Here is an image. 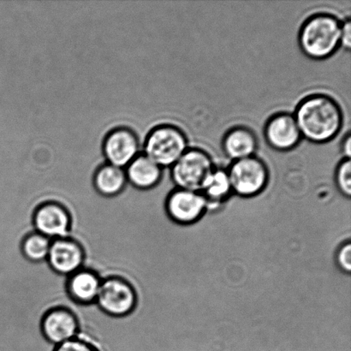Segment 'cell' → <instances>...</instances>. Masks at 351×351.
<instances>
[{
	"label": "cell",
	"instance_id": "8992f818",
	"mask_svg": "<svg viewBox=\"0 0 351 351\" xmlns=\"http://www.w3.org/2000/svg\"><path fill=\"white\" fill-rule=\"evenodd\" d=\"M264 139L277 152H290L298 147L302 136L293 113L278 112L267 120L263 128Z\"/></svg>",
	"mask_w": 351,
	"mask_h": 351
},
{
	"label": "cell",
	"instance_id": "6da1fadb",
	"mask_svg": "<svg viewBox=\"0 0 351 351\" xmlns=\"http://www.w3.org/2000/svg\"><path fill=\"white\" fill-rule=\"evenodd\" d=\"M302 139L315 144L332 142L339 135L345 115L331 95L315 93L302 98L293 112Z\"/></svg>",
	"mask_w": 351,
	"mask_h": 351
},
{
	"label": "cell",
	"instance_id": "52a82bcc",
	"mask_svg": "<svg viewBox=\"0 0 351 351\" xmlns=\"http://www.w3.org/2000/svg\"><path fill=\"white\" fill-rule=\"evenodd\" d=\"M102 151L106 163L125 169L142 153V145L132 130L119 127L106 136Z\"/></svg>",
	"mask_w": 351,
	"mask_h": 351
},
{
	"label": "cell",
	"instance_id": "9c48e42d",
	"mask_svg": "<svg viewBox=\"0 0 351 351\" xmlns=\"http://www.w3.org/2000/svg\"><path fill=\"white\" fill-rule=\"evenodd\" d=\"M96 304L103 311L112 316L129 314L136 304L133 289L118 278L102 280Z\"/></svg>",
	"mask_w": 351,
	"mask_h": 351
},
{
	"label": "cell",
	"instance_id": "277c9868",
	"mask_svg": "<svg viewBox=\"0 0 351 351\" xmlns=\"http://www.w3.org/2000/svg\"><path fill=\"white\" fill-rule=\"evenodd\" d=\"M215 167L211 154L201 147H189L168 173L175 188L201 192L206 179Z\"/></svg>",
	"mask_w": 351,
	"mask_h": 351
},
{
	"label": "cell",
	"instance_id": "4fadbf2b",
	"mask_svg": "<svg viewBox=\"0 0 351 351\" xmlns=\"http://www.w3.org/2000/svg\"><path fill=\"white\" fill-rule=\"evenodd\" d=\"M43 332L48 341L55 346L77 339L78 325L71 312L58 308L51 309L44 316Z\"/></svg>",
	"mask_w": 351,
	"mask_h": 351
},
{
	"label": "cell",
	"instance_id": "8fae6325",
	"mask_svg": "<svg viewBox=\"0 0 351 351\" xmlns=\"http://www.w3.org/2000/svg\"><path fill=\"white\" fill-rule=\"evenodd\" d=\"M47 261L57 274L71 276L84 267V251L71 239H53Z\"/></svg>",
	"mask_w": 351,
	"mask_h": 351
},
{
	"label": "cell",
	"instance_id": "9a60e30c",
	"mask_svg": "<svg viewBox=\"0 0 351 351\" xmlns=\"http://www.w3.org/2000/svg\"><path fill=\"white\" fill-rule=\"evenodd\" d=\"M102 280L93 271L82 268L69 276L67 290L71 298L80 304L96 302Z\"/></svg>",
	"mask_w": 351,
	"mask_h": 351
},
{
	"label": "cell",
	"instance_id": "ac0fdd59",
	"mask_svg": "<svg viewBox=\"0 0 351 351\" xmlns=\"http://www.w3.org/2000/svg\"><path fill=\"white\" fill-rule=\"evenodd\" d=\"M51 240L49 237L34 232L25 237L22 244V250L27 260L33 263H41L47 260Z\"/></svg>",
	"mask_w": 351,
	"mask_h": 351
},
{
	"label": "cell",
	"instance_id": "7a4b0ae2",
	"mask_svg": "<svg viewBox=\"0 0 351 351\" xmlns=\"http://www.w3.org/2000/svg\"><path fill=\"white\" fill-rule=\"evenodd\" d=\"M342 20L335 14H313L302 24L298 44L302 53L311 60H324L340 49Z\"/></svg>",
	"mask_w": 351,
	"mask_h": 351
},
{
	"label": "cell",
	"instance_id": "44dd1931",
	"mask_svg": "<svg viewBox=\"0 0 351 351\" xmlns=\"http://www.w3.org/2000/svg\"><path fill=\"white\" fill-rule=\"evenodd\" d=\"M340 48L350 51L351 48V20L350 16L342 20Z\"/></svg>",
	"mask_w": 351,
	"mask_h": 351
},
{
	"label": "cell",
	"instance_id": "7c38bea8",
	"mask_svg": "<svg viewBox=\"0 0 351 351\" xmlns=\"http://www.w3.org/2000/svg\"><path fill=\"white\" fill-rule=\"evenodd\" d=\"M259 139L250 127L236 125L223 134L221 149L227 159L232 161L256 156L259 149Z\"/></svg>",
	"mask_w": 351,
	"mask_h": 351
},
{
	"label": "cell",
	"instance_id": "3957f363",
	"mask_svg": "<svg viewBox=\"0 0 351 351\" xmlns=\"http://www.w3.org/2000/svg\"><path fill=\"white\" fill-rule=\"evenodd\" d=\"M189 147L184 130L173 122L163 120L147 134L142 153L163 169H170Z\"/></svg>",
	"mask_w": 351,
	"mask_h": 351
},
{
	"label": "cell",
	"instance_id": "e0dca14e",
	"mask_svg": "<svg viewBox=\"0 0 351 351\" xmlns=\"http://www.w3.org/2000/svg\"><path fill=\"white\" fill-rule=\"evenodd\" d=\"M127 182L128 181L125 169L108 163L101 165L95 173V187L102 195L112 196L119 194L125 189Z\"/></svg>",
	"mask_w": 351,
	"mask_h": 351
},
{
	"label": "cell",
	"instance_id": "7402d4cb",
	"mask_svg": "<svg viewBox=\"0 0 351 351\" xmlns=\"http://www.w3.org/2000/svg\"><path fill=\"white\" fill-rule=\"evenodd\" d=\"M54 351H96L88 343L75 339L56 346Z\"/></svg>",
	"mask_w": 351,
	"mask_h": 351
},
{
	"label": "cell",
	"instance_id": "5b68a950",
	"mask_svg": "<svg viewBox=\"0 0 351 351\" xmlns=\"http://www.w3.org/2000/svg\"><path fill=\"white\" fill-rule=\"evenodd\" d=\"M232 191L242 197H253L267 188L270 178L269 168L256 156L232 161L227 168Z\"/></svg>",
	"mask_w": 351,
	"mask_h": 351
},
{
	"label": "cell",
	"instance_id": "ffe728a7",
	"mask_svg": "<svg viewBox=\"0 0 351 351\" xmlns=\"http://www.w3.org/2000/svg\"><path fill=\"white\" fill-rule=\"evenodd\" d=\"M338 266L345 273L350 274L351 271V243L347 242L339 247L337 254Z\"/></svg>",
	"mask_w": 351,
	"mask_h": 351
},
{
	"label": "cell",
	"instance_id": "ba28073f",
	"mask_svg": "<svg viewBox=\"0 0 351 351\" xmlns=\"http://www.w3.org/2000/svg\"><path fill=\"white\" fill-rule=\"evenodd\" d=\"M168 217L177 225L197 221L208 209V202L201 192L173 188L166 199Z\"/></svg>",
	"mask_w": 351,
	"mask_h": 351
},
{
	"label": "cell",
	"instance_id": "5bb4252c",
	"mask_svg": "<svg viewBox=\"0 0 351 351\" xmlns=\"http://www.w3.org/2000/svg\"><path fill=\"white\" fill-rule=\"evenodd\" d=\"M165 170L143 153L125 169L129 184L141 189L156 187L162 180Z\"/></svg>",
	"mask_w": 351,
	"mask_h": 351
},
{
	"label": "cell",
	"instance_id": "30bf717a",
	"mask_svg": "<svg viewBox=\"0 0 351 351\" xmlns=\"http://www.w3.org/2000/svg\"><path fill=\"white\" fill-rule=\"evenodd\" d=\"M36 232L51 239H68L71 228V218L63 206L57 203L47 202L36 210L34 215Z\"/></svg>",
	"mask_w": 351,
	"mask_h": 351
},
{
	"label": "cell",
	"instance_id": "2e32d148",
	"mask_svg": "<svg viewBox=\"0 0 351 351\" xmlns=\"http://www.w3.org/2000/svg\"><path fill=\"white\" fill-rule=\"evenodd\" d=\"M201 193L208 202V208H215L226 201L233 193L227 169L216 166L206 179Z\"/></svg>",
	"mask_w": 351,
	"mask_h": 351
},
{
	"label": "cell",
	"instance_id": "603a6c76",
	"mask_svg": "<svg viewBox=\"0 0 351 351\" xmlns=\"http://www.w3.org/2000/svg\"><path fill=\"white\" fill-rule=\"evenodd\" d=\"M340 153L342 154V159H350L351 156V135L348 132L343 137L340 143Z\"/></svg>",
	"mask_w": 351,
	"mask_h": 351
},
{
	"label": "cell",
	"instance_id": "d6986e66",
	"mask_svg": "<svg viewBox=\"0 0 351 351\" xmlns=\"http://www.w3.org/2000/svg\"><path fill=\"white\" fill-rule=\"evenodd\" d=\"M335 180L337 188L341 194L350 198L351 195V161L342 159L336 167Z\"/></svg>",
	"mask_w": 351,
	"mask_h": 351
}]
</instances>
